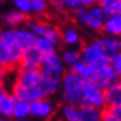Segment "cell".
I'll return each instance as SVG.
<instances>
[{"instance_id":"cell-1","label":"cell","mask_w":121,"mask_h":121,"mask_svg":"<svg viewBox=\"0 0 121 121\" xmlns=\"http://www.w3.org/2000/svg\"><path fill=\"white\" fill-rule=\"evenodd\" d=\"M84 83L85 80H83L72 69L65 70L62 77V82H60L62 100L64 103L74 104V105H78V106L84 105V99H83Z\"/></svg>"},{"instance_id":"cell-2","label":"cell","mask_w":121,"mask_h":121,"mask_svg":"<svg viewBox=\"0 0 121 121\" xmlns=\"http://www.w3.org/2000/svg\"><path fill=\"white\" fill-rule=\"evenodd\" d=\"M41 78L59 80L62 82V77L65 72V64L57 52L43 54V59L40 67Z\"/></svg>"},{"instance_id":"cell-3","label":"cell","mask_w":121,"mask_h":121,"mask_svg":"<svg viewBox=\"0 0 121 121\" xmlns=\"http://www.w3.org/2000/svg\"><path fill=\"white\" fill-rule=\"evenodd\" d=\"M94 68L95 70H94L93 77L90 78V82L94 83L95 85H98L99 88H101V89L105 90L108 86L120 82V77L112 68L110 60H106V62L99 64Z\"/></svg>"},{"instance_id":"cell-4","label":"cell","mask_w":121,"mask_h":121,"mask_svg":"<svg viewBox=\"0 0 121 121\" xmlns=\"http://www.w3.org/2000/svg\"><path fill=\"white\" fill-rule=\"evenodd\" d=\"M83 99L84 105L94 106L100 110L106 108V99H105V90L99 88L90 80H86L83 86Z\"/></svg>"},{"instance_id":"cell-5","label":"cell","mask_w":121,"mask_h":121,"mask_svg":"<svg viewBox=\"0 0 121 121\" xmlns=\"http://www.w3.org/2000/svg\"><path fill=\"white\" fill-rule=\"evenodd\" d=\"M27 27L34 32L37 37H45L52 41L56 46L60 43V31L56 26L43 22L41 20H27Z\"/></svg>"},{"instance_id":"cell-6","label":"cell","mask_w":121,"mask_h":121,"mask_svg":"<svg viewBox=\"0 0 121 121\" xmlns=\"http://www.w3.org/2000/svg\"><path fill=\"white\" fill-rule=\"evenodd\" d=\"M95 42L100 48L103 57L108 60H111L119 52H121V37L119 36L105 35V36L98 37Z\"/></svg>"},{"instance_id":"cell-7","label":"cell","mask_w":121,"mask_h":121,"mask_svg":"<svg viewBox=\"0 0 121 121\" xmlns=\"http://www.w3.org/2000/svg\"><path fill=\"white\" fill-rule=\"evenodd\" d=\"M30 105H31V116L36 119L47 120L52 117L54 111H56V105H54L53 101L49 100L48 96L36 99L32 103H30Z\"/></svg>"},{"instance_id":"cell-8","label":"cell","mask_w":121,"mask_h":121,"mask_svg":"<svg viewBox=\"0 0 121 121\" xmlns=\"http://www.w3.org/2000/svg\"><path fill=\"white\" fill-rule=\"evenodd\" d=\"M41 82V72L40 69L34 68H16L15 84L21 86H36Z\"/></svg>"},{"instance_id":"cell-9","label":"cell","mask_w":121,"mask_h":121,"mask_svg":"<svg viewBox=\"0 0 121 121\" xmlns=\"http://www.w3.org/2000/svg\"><path fill=\"white\" fill-rule=\"evenodd\" d=\"M79 52H80V59H83L84 62L91 64L93 67H96V65L108 60L103 57V54L100 52V48H99L95 40L93 42H89V43H86V45H84L79 49Z\"/></svg>"},{"instance_id":"cell-10","label":"cell","mask_w":121,"mask_h":121,"mask_svg":"<svg viewBox=\"0 0 121 121\" xmlns=\"http://www.w3.org/2000/svg\"><path fill=\"white\" fill-rule=\"evenodd\" d=\"M105 19H106V15L103 11V9L100 8V5L94 4L88 8V16H86L85 26L91 31L99 32L103 30Z\"/></svg>"},{"instance_id":"cell-11","label":"cell","mask_w":121,"mask_h":121,"mask_svg":"<svg viewBox=\"0 0 121 121\" xmlns=\"http://www.w3.org/2000/svg\"><path fill=\"white\" fill-rule=\"evenodd\" d=\"M42 59H43V53L35 45L30 46V47H27V48L24 49L22 57H21V62H20L19 67L40 69Z\"/></svg>"},{"instance_id":"cell-12","label":"cell","mask_w":121,"mask_h":121,"mask_svg":"<svg viewBox=\"0 0 121 121\" xmlns=\"http://www.w3.org/2000/svg\"><path fill=\"white\" fill-rule=\"evenodd\" d=\"M13 94L16 99H21V100H25V101H29L32 103L36 99H40V98H45L43 96V93L40 89V86L36 85V86H21L15 84L13 85Z\"/></svg>"},{"instance_id":"cell-13","label":"cell","mask_w":121,"mask_h":121,"mask_svg":"<svg viewBox=\"0 0 121 121\" xmlns=\"http://www.w3.org/2000/svg\"><path fill=\"white\" fill-rule=\"evenodd\" d=\"M101 31L109 36L121 37V14L116 13V14L106 15V19H105V22H104Z\"/></svg>"},{"instance_id":"cell-14","label":"cell","mask_w":121,"mask_h":121,"mask_svg":"<svg viewBox=\"0 0 121 121\" xmlns=\"http://www.w3.org/2000/svg\"><path fill=\"white\" fill-rule=\"evenodd\" d=\"M37 36L32 32L29 27H25V29H19L16 27L15 29V41L16 45H19L21 48H27L30 46H34L36 42Z\"/></svg>"},{"instance_id":"cell-15","label":"cell","mask_w":121,"mask_h":121,"mask_svg":"<svg viewBox=\"0 0 121 121\" xmlns=\"http://www.w3.org/2000/svg\"><path fill=\"white\" fill-rule=\"evenodd\" d=\"M80 34L74 26H65L60 31V42L68 47H75L80 45Z\"/></svg>"},{"instance_id":"cell-16","label":"cell","mask_w":121,"mask_h":121,"mask_svg":"<svg viewBox=\"0 0 121 121\" xmlns=\"http://www.w3.org/2000/svg\"><path fill=\"white\" fill-rule=\"evenodd\" d=\"M106 106H121V83L117 82L105 89Z\"/></svg>"},{"instance_id":"cell-17","label":"cell","mask_w":121,"mask_h":121,"mask_svg":"<svg viewBox=\"0 0 121 121\" xmlns=\"http://www.w3.org/2000/svg\"><path fill=\"white\" fill-rule=\"evenodd\" d=\"M69 69H72L74 73H77L79 77L83 80H90V78L93 77V74H94V70L95 68L93 67L91 64L84 62L83 59H78L75 63H73L72 65L69 67Z\"/></svg>"},{"instance_id":"cell-18","label":"cell","mask_w":121,"mask_h":121,"mask_svg":"<svg viewBox=\"0 0 121 121\" xmlns=\"http://www.w3.org/2000/svg\"><path fill=\"white\" fill-rule=\"evenodd\" d=\"M3 20L8 27L16 29V27H20L27 22V15L19 11V10H13V11H9L8 14H5Z\"/></svg>"},{"instance_id":"cell-19","label":"cell","mask_w":121,"mask_h":121,"mask_svg":"<svg viewBox=\"0 0 121 121\" xmlns=\"http://www.w3.org/2000/svg\"><path fill=\"white\" fill-rule=\"evenodd\" d=\"M31 116V105L29 101L16 99L13 110V117L15 120H26Z\"/></svg>"},{"instance_id":"cell-20","label":"cell","mask_w":121,"mask_h":121,"mask_svg":"<svg viewBox=\"0 0 121 121\" xmlns=\"http://www.w3.org/2000/svg\"><path fill=\"white\" fill-rule=\"evenodd\" d=\"M15 101L16 98L14 96V94H5L0 98V115L3 117H13V110L15 106Z\"/></svg>"},{"instance_id":"cell-21","label":"cell","mask_w":121,"mask_h":121,"mask_svg":"<svg viewBox=\"0 0 121 121\" xmlns=\"http://www.w3.org/2000/svg\"><path fill=\"white\" fill-rule=\"evenodd\" d=\"M101 114H103V110L98 108L82 105L79 121H101Z\"/></svg>"},{"instance_id":"cell-22","label":"cell","mask_w":121,"mask_h":121,"mask_svg":"<svg viewBox=\"0 0 121 121\" xmlns=\"http://www.w3.org/2000/svg\"><path fill=\"white\" fill-rule=\"evenodd\" d=\"M62 116L64 120L67 121H79L80 117V106L74 105V104H68L64 103V105L62 106Z\"/></svg>"},{"instance_id":"cell-23","label":"cell","mask_w":121,"mask_h":121,"mask_svg":"<svg viewBox=\"0 0 121 121\" xmlns=\"http://www.w3.org/2000/svg\"><path fill=\"white\" fill-rule=\"evenodd\" d=\"M60 58H62L63 63L65 64V67H70L73 63H75L78 59H80V52L75 47H69L63 51Z\"/></svg>"},{"instance_id":"cell-24","label":"cell","mask_w":121,"mask_h":121,"mask_svg":"<svg viewBox=\"0 0 121 121\" xmlns=\"http://www.w3.org/2000/svg\"><path fill=\"white\" fill-rule=\"evenodd\" d=\"M35 46L40 49L43 54L56 52V47H57L52 41L47 40V38H45V37H37L36 42H35Z\"/></svg>"},{"instance_id":"cell-25","label":"cell","mask_w":121,"mask_h":121,"mask_svg":"<svg viewBox=\"0 0 121 121\" xmlns=\"http://www.w3.org/2000/svg\"><path fill=\"white\" fill-rule=\"evenodd\" d=\"M48 0H31V14L41 16L47 13Z\"/></svg>"},{"instance_id":"cell-26","label":"cell","mask_w":121,"mask_h":121,"mask_svg":"<svg viewBox=\"0 0 121 121\" xmlns=\"http://www.w3.org/2000/svg\"><path fill=\"white\" fill-rule=\"evenodd\" d=\"M99 5L103 9V11L105 13V15H111L119 13L120 0H103L99 3Z\"/></svg>"},{"instance_id":"cell-27","label":"cell","mask_w":121,"mask_h":121,"mask_svg":"<svg viewBox=\"0 0 121 121\" xmlns=\"http://www.w3.org/2000/svg\"><path fill=\"white\" fill-rule=\"evenodd\" d=\"M0 67L5 69H11L10 68V58H9V49L8 47L0 42Z\"/></svg>"},{"instance_id":"cell-28","label":"cell","mask_w":121,"mask_h":121,"mask_svg":"<svg viewBox=\"0 0 121 121\" xmlns=\"http://www.w3.org/2000/svg\"><path fill=\"white\" fill-rule=\"evenodd\" d=\"M73 15H74V20H75L79 25L85 26L86 16H88V8H85V6L77 8L75 10H73Z\"/></svg>"},{"instance_id":"cell-29","label":"cell","mask_w":121,"mask_h":121,"mask_svg":"<svg viewBox=\"0 0 121 121\" xmlns=\"http://www.w3.org/2000/svg\"><path fill=\"white\" fill-rule=\"evenodd\" d=\"M16 10L26 15L31 14V0H11Z\"/></svg>"},{"instance_id":"cell-30","label":"cell","mask_w":121,"mask_h":121,"mask_svg":"<svg viewBox=\"0 0 121 121\" xmlns=\"http://www.w3.org/2000/svg\"><path fill=\"white\" fill-rule=\"evenodd\" d=\"M110 63H111L112 68L115 69V72L117 73V75L121 78V52H119L116 56L110 60Z\"/></svg>"},{"instance_id":"cell-31","label":"cell","mask_w":121,"mask_h":121,"mask_svg":"<svg viewBox=\"0 0 121 121\" xmlns=\"http://www.w3.org/2000/svg\"><path fill=\"white\" fill-rule=\"evenodd\" d=\"M62 3L64 4L65 9H67V10H72V11L80 6L79 0H62Z\"/></svg>"},{"instance_id":"cell-32","label":"cell","mask_w":121,"mask_h":121,"mask_svg":"<svg viewBox=\"0 0 121 121\" xmlns=\"http://www.w3.org/2000/svg\"><path fill=\"white\" fill-rule=\"evenodd\" d=\"M51 5H52V8H53V10H56V11H58V13H64L65 10V6H64V4L62 3V0H51Z\"/></svg>"},{"instance_id":"cell-33","label":"cell","mask_w":121,"mask_h":121,"mask_svg":"<svg viewBox=\"0 0 121 121\" xmlns=\"http://www.w3.org/2000/svg\"><path fill=\"white\" fill-rule=\"evenodd\" d=\"M79 4H80V6L89 8V6H91V5L96 4V3H95V0H79Z\"/></svg>"},{"instance_id":"cell-34","label":"cell","mask_w":121,"mask_h":121,"mask_svg":"<svg viewBox=\"0 0 121 121\" xmlns=\"http://www.w3.org/2000/svg\"><path fill=\"white\" fill-rule=\"evenodd\" d=\"M6 72H8V70L5 69V68L0 67V85H3V84H4L5 78H6Z\"/></svg>"},{"instance_id":"cell-35","label":"cell","mask_w":121,"mask_h":121,"mask_svg":"<svg viewBox=\"0 0 121 121\" xmlns=\"http://www.w3.org/2000/svg\"><path fill=\"white\" fill-rule=\"evenodd\" d=\"M5 93H6V91H5V89L3 88V85H0V98H1V96L5 94Z\"/></svg>"},{"instance_id":"cell-36","label":"cell","mask_w":121,"mask_h":121,"mask_svg":"<svg viewBox=\"0 0 121 121\" xmlns=\"http://www.w3.org/2000/svg\"><path fill=\"white\" fill-rule=\"evenodd\" d=\"M119 13L121 14V0H120V5H119Z\"/></svg>"},{"instance_id":"cell-37","label":"cell","mask_w":121,"mask_h":121,"mask_svg":"<svg viewBox=\"0 0 121 121\" xmlns=\"http://www.w3.org/2000/svg\"><path fill=\"white\" fill-rule=\"evenodd\" d=\"M100 1H103V0H95V3H96V4H99Z\"/></svg>"},{"instance_id":"cell-38","label":"cell","mask_w":121,"mask_h":121,"mask_svg":"<svg viewBox=\"0 0 121 121\" xmlns=\"http://www.w3.org/2000/svg\"><path fill=\"white\" fill-rule=\"evenodd\" d=\"M3 120V116H1V115H0V121H1Z\"/></svg>"},{"instance_id":"cell-39","label":"cell","mask_w":121,"mask_h":121,"mask_svg":"<svg viewBox=\"0 0 121 121\" xmlns=\"http://www.w3.org/2000/svg\"><path fill=\"white\" fill-rule=\"evenodd\" d=\"M5 1V0H0V3H4Z\"/></svg>"},{"instance_id":"cell-40","label":"cell","mask_w":121,"mask_h":121,"mask_svg":"<svg viewBox=\"0 0 121 121\" xmlns=\"http://www.w3.org/2000/svg\"><path fill=\"white\" fill-rule=\"evenodd\" d=\"M120 83H121V78H120Z\"/></svg>"},{"instance_id":"cell-41","label":"cell","mask_w":121,"mask_h":121,"mask_svg":"<svg viewBox=\"0 0 121 121\" xmlns=\"http://www.w3.org/2000/svg\"><path fill=\"white\" fill-rule=\"evenodd\" d=\"M48 1H51V0H48Z\"/></svg>"}]
</instances>
